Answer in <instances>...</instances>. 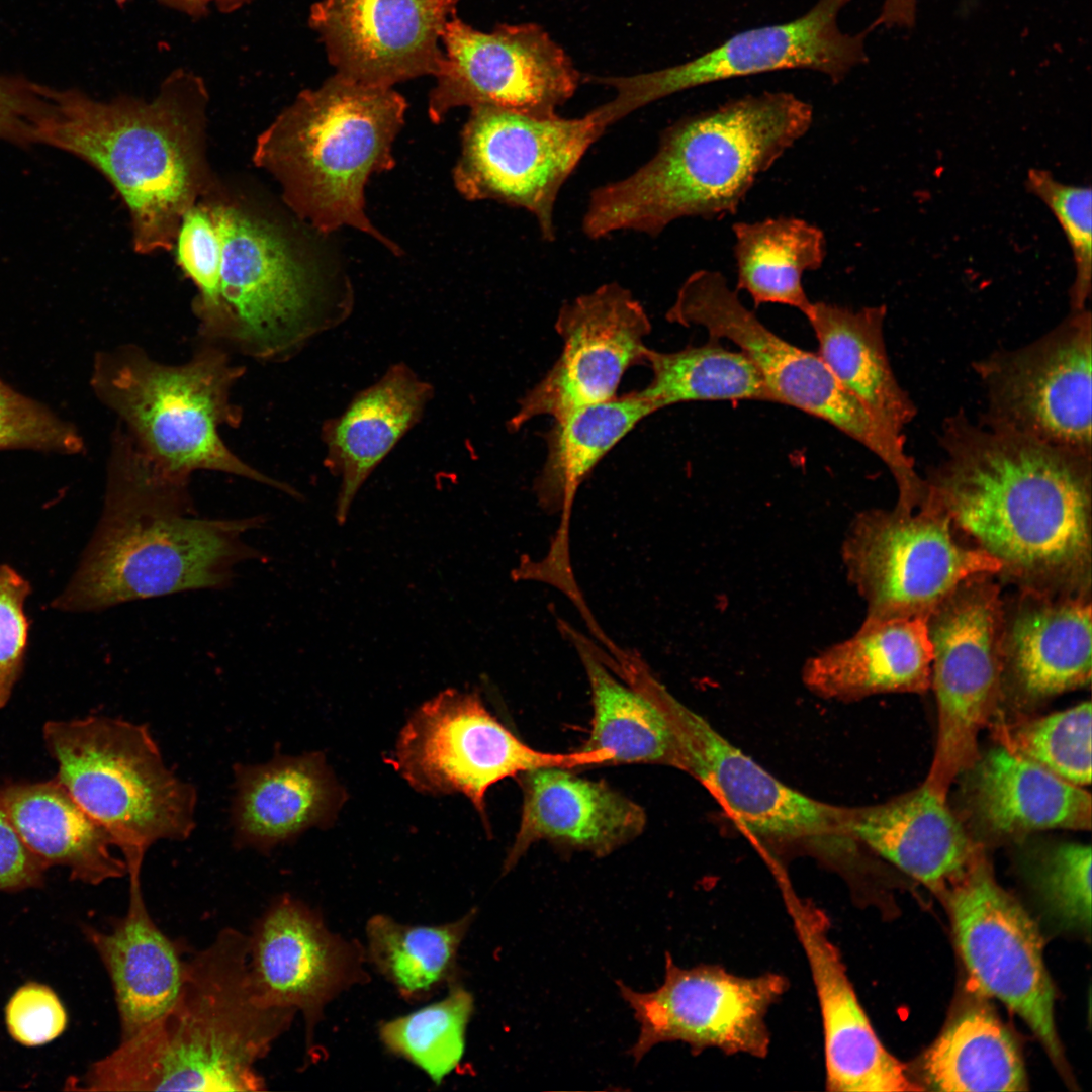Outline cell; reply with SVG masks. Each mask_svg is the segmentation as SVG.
I'll list each match as a JSON object with an SVG mask.
<instances>
[{
  "mask_svg": "<svg viewBox=\"0 0 1092 1092\" xmlns=\"http://www.w3.org/2000/svg\"><path fill=\"white\" fill-rule=\"evenodd\" d=\"M925 497L1000 564L1001 585L1092 598V456L982 418H948Z\"/></svg>",
  "mask_w": 1092,
  "mask_h": 1092,
  "instance_id": "6da1fadb",
  "label": "cell"
},
{
  "mask_svg": "<svg viewBox=\"0 0 1092 1092\" xmlns=\"http://www.w3.org/2000/svg\"><path fill=\"white\" fill-rule=\"evenodd\" d=\"M188 487L154 471L125 439L114 437L101 517L51 608L100 612L176 593L222 589L240 564L263 557L244 536L261 528L264 517L198 518Z\"/></svg>",
  "mask_w": 1092,
  "mask_h": 1092,
  "instance_id": "7a4b0ae2",
  "label": "cell"
},
{
  "mask_svg": "<svg viewBox=\"0 0 1092 1092\" xmlns=\"http://www.w3.org/2000/svg\"><path fill=\"white\" fill-rule=\"evenodd\" d=\"M813 116L812 106L793 93L765 91L674 121L647 162L590 192L583 234L657 237L681 218L736 213L756 179L808 132Z\"/></svg>",
  "mask_w": 1092,
  "mask_h": 1092,
  "instance_id": "3957f363",
  "label": "cell"
},
{
  "mask_svg": "<svg viewBox=\"0 0 1092 1092\" xmlns=\"http://www.w3.org/2000/svg\"><path fill=\"white\" fill-rule=\"evenodd\" d=\"M296 1011L256 995L249 937L234 928L184 963L171 1008L93 1063L75 1090L261 1091L257 1071Z\"/></svg>",
  "mask_w": 1092,
  "mask_h": 1092,
  "instance_id": "277c9868",
  "label": "cell"
},
{
  "mask_svg": "<svg viewBox=\"0 0 1092 1092\" xmlns=\"http://www.w3.org/2000/svg\"><path fill=\"white\" fill-rule=\"evenodd\" d=\"M207 101L203 81L185 70L173 72L151 102L48 89L36 142L80 157L110 181L129 211L134 251H167L208 190Z\"/></svg>",
  "mask_w": 1092,
  "mask_h": 1092,
  "instance_id": "5b68a950",
  "label": "cell"
},
{
  "mask_svg": "<svg viewBox=\"0 0 1092 1092\" xmlns=\"http://www.w3.org/2000/svg\"><path fill=\"white\" fill-rule=\"evenodd\" d=\"M406 107L393 88L335 73L302 91L258 136L254 163L273 175L287 205L318 232L351 226L398 254L369 220L364 191L372 174L393 167L392 144Z\"/></svg>",
  "mask_w": 1092,
  "mask_h": 1092,
  "instance_id": "8992f818",
  "label": "cell"
},
{
  "mask_svg": "<svg viewBox=\"0 0 1092 1092\" xmlns=\"http://www.w3.org/2000/svg\"><path fill=\"white\" fill-rule=\"evenodd\" d=\"M244 374L225 350L209 343L186 363L169 365L136 346L98 354L91 385L116 416L135 452L157 472L189 481L198 470L237 475L292 497V486L256 470L222 441V426L242 420L231 392Z\"/></svg>",
  "mask_w": 1092,
  "mask_h": 1092,
  "instance_id": "52a82bcc",
  "label": "cell"
},
{
  "mask_svg": "<svg viewBox=\"0 0 1092 1092\" xmlns=\"http://www.w3.org/2000/svg\"><path fill=\"white\" fill-rule=\"evenodd\" d=\"M42 737L55 779L109 834L141 882L147 851L184 841L196 827L197 790L165 762L149 728L120 718L48 721Z\"/></svg>",
  "mask_w": 1092,
  "mask_h": 1092,
  "instance_id": "ba28073f",
  "label": "cell"
},
{
  "mask_svg": "<svg viewBox=\"0 0 1092 1092\" xmlns=\"http://www.w3.org/2000/svg\"><path fill=\"white\" fill-rule=\"evenodd\" d=\"M210 204L221 241L229 344L261 360H283L349 316L347 283L331 284L305 265L268 222L232 203Z\"/></svg>",
  "mask_w": 1092,
  "mask_h": 1092,
  "instance_id": "9c48e42d",
  "label": "cell"
},
{
  "mask_svg": "<svg viewBox=\"0 0 1092 1092\" xmlns=\"http://www.w3.org/2000/svg\"><path fill=\"white\" fill-rule=\"evenodd\" d=\"M665 317L671 324L702 327L712 339L732 342L757 368L775 403L821 419L864 446L887 466L897 490L907 492L918 485L920 475L906 450V439L880 425L818 354L765 327L722 273L700 269L689 275Z\"/></svg>",
  "mask_w": 1092,
  "mask_h": 1092,
  "instance_id": "30bf717a",
  "label": "cell"
},
{
  "mask_svg": "<svg viewBox=\"0 0 1092 1092\" xmlns=\"http://www.w3.org/2000/svg\"><path fill=\"white\" fill-rule=\"evenodd\" d=\"M864 620L928 617L966 578L997 575L1000 564L963 542L946 513L924 497L912 512L870 509L851 521L841 545Z\"/></svg>",
  "mask_w": 1092,
  "mask_h": 1092,
  "instance_id": "8fae6325",
  "label": "cell"
},
{
  "mask_svg": "<svg viewBox=\"0 0 1092 1092\" xmlns=\"http://www.w3.org/2000/svg\"><path fill=\"white\" fill-rule=\"evenodd\" d=\"M1002 594L996 575L978 573L963 580L927 617L937 736L923 783L943 797L978 759L979 733L1002 700Z\"/></svg>",
  "mask_w": 1092,
  "mask_h": 1092,
  "instance_id": "7c38bea8",
  "label": "cell"
},
{
  "mask_svg": "<svg viewBox=\"0 0 1092 1092\" xmlns=\"http://www.w3.org/2000/svg\"><path fill=\"white\" fill-rule=\"evenodd\" d=\"M605 750L547 753L522 742L476 692L448 689L421 705L402 728L389 762L418 792L466 796L488 827L485 795L495 783L542 767L605 765Z\"/></svg>",
  "mask_w": 1092,
  "mask_h": 1092,
  "instance_id": "4fadbf2b",
  "label": "cell"
},
{
  "mask_svg": "<svg viewBox=\"0 0 1092 1092\" xmlns=\"http://www.w3.org/2000/svg\"><path fill=\"white\" fill-rule=\"evenodd\" d=\"M606 129L593 110L565 118L473 107L461 134L455 187L468 200H492L529 212L541 237L552 242L560 190Z\"/></svg>",
  "mask_w": 1092,
  "mask_h": 1092,
  "instance_id": "5bb4252c",
  "label": "cell"
},
{
  "mask_svg": "<svg viewBox=\"0 0 1092 1092\" xmlns=\"http://www.w3.org/2000/svg\"><path fill=\"white\" fill-rule=\"evenodd\" d=\"M633 686L665 718L679 769L705 786L738 824L759 837L805 842L826 853L851 850L854 840L846 831L845 808L810 798L778 780L681 704L649 669L640 671Z\"/></svg>",
  "mask_w": 1092,
  "mask_h": 1092,
  "instance_id": "9a60e30c",
  "label": "cell"
},
{
  "mask_svg": "<svg viewBox=\"0 0 1092 1092\" xmlns=\"http://www.w3.org/2000/svg\"><path fill=\"white\" fill-rule=\"evenodd\" d=\"M851 0H818L789 22L738 32L688 62L630 76H587L615 96L596 107L607 125L654 101L702 85L780 70L805 69L841 82L867 60L860 33L843 32L838 15Z\"/></svg>",
  "mask_w": 1092,
  "mask_h": 1092,
  "instance_id": "2e32d148",
  "label": "cell"
},
{
  "mask_svg": "<svg viewBox=\"0 0 1092 1092\" xmlns=\"http://www.w3.org/2000/svg\"><path fill=\"white\" fill-rule=\"evenodd\" d=\"M1092 315L1071 310L1031 343L975 364L987 422L1048 445L1092 456Z\"/></svg>",
  "mask_w": 1092,
  "mask_h": 1092,
  "instance_id": "e0dca14e",
  "label": "cell"
},
{
  "mask_svg": "<svg viewBox=\"0 0 1092 1092\" xmlns=\"http://www.w3.org/2000/svg\"><path fill=\"white\" fill-rule=\"evenodd\" d=\"M429 116L440 122L460 106H495L547 116L575 93L582 76L565 51L534 23L484 32L454 15L441 37Z\"/></svg>",
  "mask_w": 1092,
  "mask_h": 1092,
  "instance_id": "ac0fdd59",
  "label": "cell"
},
{
  "mask_svg": "<svg viewBox=\"0 0 1092 1092\" xmlns=\"http://www.w3.org/2000/svg\"><path fill=\"white\" fill-rule=\"evenodd\" d=\"M620 994L639 1024L629 1054L639 1062L653 1046L682 1042L695 1054L707 1049L765 1058L770 1046L769 1009L789 988L778 973L739 976L719 965L681 968L665 957L663 983L638 992L619 982Z\"/></svg>",
  "mask_w": 1092,
  "mask_h": 1092,
  "instance_id": "d6986e66",
  "label": "cell"
},
{
  "mask_svg": "<svg viewBox=\"0 0 1092 1092\" xmlns=\"http://www.w3.org/2000/svg\"><path fill=\"white\" fill-rule=\"evenodd\" d=\"M949 895L957 942L980 989L1017 1013L1060 1062L1055 992L1038 928L996 881L979 853L956 880Z\"/></svg>",
  "mask_w": 1092,
  "mask_h": 1092,
  "instance_id": "ffe728a7",
  "label": "cell"
},
{
  "mask_svg": "<svg viewBox=\"0 0 1092 1092\" xmlns=\"http://www.w3.org/2000/svg\"><path fill=\"white\" fill-rule=\"evenodd\" d=\"M562 350L552 367L519 399L508 429L519 431L539 416L558 418L615 397L625 372L645 363L651 322L633 293L604 283L566 301L555 321Z\"/></svg>",
  "mask_w": 1092,
  "mask_h": 1092,
  "instance_id": "44dd1931",
  "label": "cell"
},
{
  "mask_svg": "<svg viewBox=\"0 0 1092 1092\" xmlns=\"http://www.w3.org/2000/svg\"><path fill=\"white\" fill-rule=\"evenodd\" d=\"M248 937L256 995L266 1006L301 1012L310 1056L326 1006L369 981L365 948L332 932L320 913L287 894L270 905Z\"/></svg>",
  "mask_w": 1092,
  "mask_h": 1092,
  "instance_id": "7402d4cb",
  "label": "cell"
},
{
  "mask_svg": "<svg viewBox=\"0 0 1092 1092\" xmlns=\"http://www.w3.org/2000/svg\"><path fill=\"white\" fill-rule=\"evenodd\" d=\"M461 0H318L309 25L336 73L356 82L393 88L435 75L441 37Z\"/></svg>",
  "mask_w": 1092,
  "mask_h": 1092,
  "instance_id": "603a6c76",
  "label": "cell"
},
{
  "mask_svg": "<svg viewBox=\"0 0 1092 1092\" xmlns=\"http://www.w3.org/2000/svg\"><path fill=\"white\" fill-rule=\"evenodd\" d=\"M785 908L809 966L820 1011L825 1086L833 1092H902L917 1086L879 1039L862 1008L826 914L783 886Z\"/></svg>",
  "mask_w": 1092,
  "mask_h": 1092,
  "instance_id": "cb8c5ba5",
  "label": "cell"
},
{
  "mask_svg": "<svg viewBox=\"0 0 1092 1092\" xmlns=\"http://www.w3.org/2000/svg\"><path fill=\"white\" fill-rule=\"evenodd\" d=\"M1013 590L1002 594V699L1034 706L1089 687L1092 598Z\"/></svg>",
  "mask_w": 1092,
  "mask_h": 1092,
  "instance_id": "d4e9b609",
  "label": "cell"
},
{
  "mask_svg": "<svg viewBox=\"0 0 1092 1092\" xmlns=\"http://www.w3.org/2000/svg\"><path fill=\"white\" fill-rule=\"evenodd\" d=\"M657 410L638 391L554 419L545 435L547 454L534 481L540 507L560 514L558 528L541 560L521 559L518 580L550 584L573 598L579 594L569 554V528L576 492L597 464L643 419Z\"/></svg>",
  "mask_w": 1092,
  "mask_h": 1092,
  "instance_id": "484cf974",
  "label": "cell"
},
{
  "mask_svg": "<svg viewBox=\"0 0 1092 1092\" xmlns=\"http://www.w3.org/2000/svg\"><path fill=\"white\" fill-rule=\"evenodd\" d=\"M520 826L506 857L510 871L536 842L546 840L606 856L639 836L644 809L601 781L566 768L542 767L520 774Z\"/></svg>",
  "mask_w": 1092,
  "mask_h": 1092,
  "instance_id": "4316f807",
  "label": "cell"
},
{
  "mask_svg": "<svg viewBox=\"0 0 1092 1092\" xmlns=\"http://www.w3.org/2000/svg\"><path fill=\"white\" fill-rule=\"evenodd\" d=\"M233 771L237 848L268 853L311 827L330 826L347 799L322 752L277 753L264 763H237Z\"/></svg>",
  "mask_w": 1092,
  "mask_h": 1092,
  "instance_id": "83f0119b",
  "label": "cell"
},
{
  "mask_svg": "<svg viewBox=\"0 0 1092 1092\" xmlns=\"http://www.w3.org/2000/svg\"><path fill=\"white\" fill-rule=\"evenodd\" d=\"M845 827L854 841L932 888L956 880L980 853L947 797L924 783L881 804L845 808Z\"/></svg>",
  "mask_w": 1092,
  "mask_h": 1092,
  "instance_id": "f1b7e54d",
  "label": "cell"
},
{
  "mask_svg": "<svg viewBox=\"0 0 1092 1092\" xmlns=\"http://www.w3.org/2000/svg\"><path fill=\"white\" fill-rule=\"evenodd\" d=\"M434 388L406 364L391 365L359 391L338 417L326 420L324 464L340 478L335 517L346 522L358 491L399 440L422 419Z\"/></svg>",
  "mask_w": 1092,
  "mask_h": 1092,
  "instance_id": "f546056e",
  "label": "cell"
},
{
  "mask_svg": "<svg viewBox=\"0 0 1092 1092\" xmlns=\"http://www.w3.org/2000/svg\"><path fill=\"white\" fill-rule=\"evenodd\" d=\"M932 644L926 617L863 620L849 638L811 656L802 680L824 699L856 701L930 689Z\"/></svg>",
  "mask_w": 1092,
  "mask_h": 1092,
  "instance_id": "4dcf8cb0",
  "label": "cell"
},
{
  "mask_svg": "<svg viewBox=\"0 0 1092 1092\" xmlns=\"http://www.w3.org/2000/svg\"><path fill=\"white\" fill-rule=\"evenodd\" d=\"M83 932L112 983L120 1041L163 1016L175 1002L184 973V945L166 936L152 919L142 883L129 884L126 913L109 930Z\"/></svg>",
  "mask_w": 1092,
  "mask_h": 1092,
  "instance_id": "1f68e13d",
  "label": "cell"
},
{
  "mask_svg": "<svg viewBox=\"0 0 1092 1092\" xmlns=\"http://www.w3.org/2000/svg\"><path fill=\"white\" fill-rule=\"evenodd\" d=\"M969 770L972 808L994 834L1091 829V795L1083 787L999 743L979 755Z\"/></svg>",
  "mask_w": 1092,
  "mask_h": 1092,
  "instance_id": "d6a6232c",
  "label": "cell"
},
{
  "mask_svg": "<svg viewBox=\"0 0 1092 1092\" xmlns=\"http://www.w3.org/2000/svg\"><path fill=\"white\" fill-rule=\"evenodd\" d=\"M885 305L854 310L824 301L804 313L818 355L840 384L892 435L905 438L916 408L900 385L886 349Z\"/></svg>",
  "mask_w": 1092,
  "mask_h": 1092,
  "instance_id": "836d02e7",
  "label": "cell"
},
{
  "mask_svg": "<svg viewBox=\"0 0 1092 1092\" xmlns=\"http://www.w3.org/2000/svg\"><path fill=\"white\" fill-rule=\"evenodd\" d=\"M0 801L27 847L49 868L62 866L89 885L127 875L113 841L54 778L0 784Z\"/></svg>",
  "mask_w": 1092,
  "mask_h": 1092,
  "instance_id": "e575fe53",
  "label": "cell"
},
{
  "mask_svg": "<svg viewBox=\"0 0 1092 1092\" xmlns=\"http://www.w3.org/2000/svg\"><path fill=\"white\" fill-rule=\"evenodd\" d=\"M589 682L593 719L583 750L606 749L612 764H662L679 769L670 728L656 705L636 688L616 679L589 643L567 624Z\"/></svg>",
  "mask_w": 1092,
  "mask_h": 1092,
  "instance_id": "d590c367",
  "label": "cell"
},
{
  "mask_svg": "<svg viewBox=\"0 0 1092 1092\" xmlns=\"http://www.w3.org/2000/svg\"><path fill=\"white\" fill-rule=\"evenodd\" d=\"M737 270L736 290L746 291L755 306L778 303L800 310L811 305L802 278L819 269L826 256L821 229L797 217H769L732 226Z\"/></svg>",
  "mask_w": 1092,
  "mask_h": 1092,
  "instance_id": "8d00e7d4",
  "label": "cell"
},
{
  "mask_svg": "<svg viewBox=\"0 0 1092 1092\" xmlns=\"http://www.w3.org/2000/svg\"><path fill=\"white\" fill-rule=\"evenodd\" d=\"M475 916L472 909L448 923L410 925L375 914L365 927L367 963L404 1000H427L460 981L458 953Z\"/></svg>",
  "mask_w": 1092,
  "mask_h": 1092,
  "instance_id": "74e56055",
  "label": "cell"
},
{
  "mask_svg": "<svg viewBox=\"0 0 1092 1092\" xmlns=\"http://www.w3.org/2000/svg\"><path fill=\"white\" fill-rule=\"evenodd\" d=\"M923 1071L926 1084L937 1091L1027 1089L1016 1042L984 1009L965 1012L940 1034L924 1057Z\"/></svg>",
  "mask_w": 1092,
  "mask_h": 1092,
  "instance_id": "f35d334b",
  "label": "cell"
},
{
  "mask_svg": "<svg viewBox=\"0 0 1092 1092\" xmlns=\"http://www.w3.org/2000/svg\"><path fill=\"white\" fill-rule=\"evenodd\" d=\"M645 363L652 371L648 385L638 393L657 412L689 401L756 400L775 403L774 396L753 363L710 338L701 346L675 352L649 349Z\"/></svg>",
  "mask_w": 1092,
  "mask_h": 1092,
  "instance_id": "ab89813d",
  "label": "cell"
},
{
  "mask_svg": "<svg viewBox=\"0 0 1092 1092\" xmlns=\"http://www.w3.org/2000/svg\"><path fill=\"white\" fill-rule=\"evenodd\" d=\"M473 1011V996L458 981L443 999L381 1021L378 1035L388 1053L411 1062L440 1085L463 1057Z\"/></svg>",
  "mask_w": 1092,
  "mask_h": 1092,
  "instance_id": "60d3db41",
  "label": "cell"
},
{
  "mask_svg": "<svg viewBox=\"0 0 1092 1092\" xmlns=\"http://www.w3.org/2000/svg\"><path fill=\"white\" fill-rule=\"evenodd\" d=\"M1091 702L996 725L997 742L1080 787L1091 783Z\"/></svg>",
  "mask_w": 1092,
  "mask_h": 1092,
  "instance_id": "b9f144b4",
  "label": "cell"
},
{
  "mask_svg": "<svg viewBox=\"0 0 1092 1092\" xmlns=\"http://www.w3.org/2000/svg\"><path fill=\"white\" fill-rule=\"evenodd\" d=\"M175 243L178 265L198 291L193 309L202 336L213 344L228 343L231 325L219 294L221 241L210 200L186 212Z\"/></svg>",
  "mask_w": 1092,
  "mask_h": 1092,
  "instance_id": "7bdbcfd3",
  "label": "cell"
},
{
  "mask_svg": "<svg viewBox=\"0 0 1092 1092\" xmlns=\"http://www.w3.org/2000/svg\"><path fill=\"white\" fill-rule=\"evenodd\" d=\"M1025 186L1052 211L1071 247L1075 263V279L1069 291L1071 310L1087 308L1092 277L1091 188L1061 182L1041 169L1028 171Z\"/></svg>",
  "mask_w": 1092,
  "mask_h": 1092,
  "instance_id": "ee69618b",
  "label": "cell"
},
{
  "mask_svg": "<svg viewBox=\"0 0 1092 1092\" xmlns=\"http://www.w3.org/2000/svg\"><path fill=\"white\" fill-rule=\"evenodd\" d=\"M1091 846L1063 842L1049 849L1037 871V886L1052 914L1066 927L1089 931Z\"/></svg>",
  "mask_w": 1092,
  "mask_h": 1092,
  "instance_id": "f6af8a7d",
  "label": "cell"
},
{
  "mask_svg": "<svg viewBox=\"0 0 1092 1092\" xmlns=\"http://www.w3.org/2000/svg\"><path fill=\"white\" fill-rule=\"evenodd\" d=\"M76 429L46 405L0 378V450L33 449L76 453L82 448Z\"/></svg>",
  "mask_w": 1092,
  "mask_h": 1092,
  "instance_id": "bcb514c9",
  "label": "cell"
},
{
  "mask_svg": "<svg viewBox=\"0 0 1092 1092\" xmlns=\"http://www.w3.org/2000/svg\"><path fill=\"white\" fill-rule=\"evenodd\" d=\"M29 581L9 564H0V709L5 707L24 670L30 621L25 601Z\"/></svg>",
  "mask_w": 1092,
  "mask_h": 1092,
  "instance_id": "7dc6e473",
  "label": "cell"
},
{
  "mask_svg": "<svg viewBox=\"0 0 1092 1092\" xmlns=\"http://www.w3.org/2000/svg\"><path fill=\"white\" fill-rule=\"evenodd\" d=\"M11 1037L25 1045L48 1043L63 1033L67 1012L57 994L48 986L29 982L18 988L5 1008Z\"/></svg>",
  "mask_w": 1092,
  "mask_h": 1092,
  "instance_id": "c3c4849f",
  "label": "cell"
},
{
  "mask_svg": "<svg viewBox=\"0 0 1092 1092\" xmlns=\"http://www.w3.org/2000/svg\"><path fill=\"white\" fill-rule=\"evenodd\" d=\"M47 869L24 843L0 801V891L39 888Z\"/></svg>",
  "mask_w": 1092,
  "mask_h": 1092,
  "instance_id": "681fc988",
  "label": "cell"
},
{
  "mask_svg": "<svg viewBox=\"0 0 1092 1092\" xmlns=\"http://www.w3.org/2000/svg\"><path fill=\"white\" fill-rule=\"evenodd\" d=\"M917 0H884L874 26L910 28L915 24Z\"/></svg>",
  "mask_w": 1092,
  "mask_h": 1092,
  "instance_id": "f907efd6",
  "label": "cell"
},
{
  "mask_svg": "<svg viewBox=\"0 0 1092 1092\" xmlns=\"http://www.w3.org/2000/svg\"><path fill=\"white\" fill-rule=\"evenodd\" d=\"M161 4L178 10L191 16L192 18H200L207 13V6L213 2L217 9L224 13L234 12L252 0H158Z\"/></svg>",
  "mask_w": 1092,
  "mask_h": 1092,
  "instance_id": "816d5d0a",
  "label": "cell"
}]
</instances>
